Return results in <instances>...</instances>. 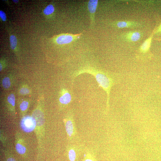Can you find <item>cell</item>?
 Listing matches in <instances>:
<instances>
[{
    "label": "cell",
    "instance_id": "cell-1",
    "mask_svg": "<svg viewBox=\"0 0 161 161\" xmlns=\"http://www.w3.org/2000/svg\"><path fill=\"white\" fill-rule=\"evenodd\" d=\"M88 73L93 75L98 83L106 92L107 94V111L109 108L110 91L114 84V80L112 77L106 73L92 69H85L80 70L75 73V77L83 73Z\"/></svg>",
    "mask_w": 161,
    "mask_h": 161
},
{
    "label": "cell",
    "instance_id": "cell-2",
    "mask_svg": "<svg viewBox=\"0 0 161 161\" xmlns=\"http://www.w3.org/2000/svg\"><path fill=\"white\" fill-rule=\"evenodd\" d=\"M64 121L67 138L69 140L73 141L75 139L77 134L73 115L71 114H69Z\"/></svg>",
    "mask_w": 161,
    "mask_h": 161
},
{
    "label": "cell",
    "instance_id": "cell-3",
    "mask_svg": "<svg viewBox=\"0 0 161 161\" xmlns=\"http://www.w3.org/2000/svg\"><path fill=\"white\" fill-rule=\"evenodd\" d=\"M20 126L22 131L29 133L33 131L35 129L36 123L32 116H24L21 117L20 121Z\"/></svg>",
    "mask_w": 161,
    "mask_h": 161
},
{
    "label": "cell",
    "instance_id": "cell-4",
    "mask_svg": "<svg viewBox=\"0 0 161 161\" xmlns=\"http://www.w3.org/2000/svg\"><path fill=\"white\" fill-rule=\"evenodd\" d=\"M15 148L17 152L20 155H24L26 152L27 148L25 143L21 134L17 132L15 135Z\"/></svg>",
    "mask_w": 161,
    "mask_h": 161
},
{
    "label": "cell",
    "instance_id": "cell-5",
    "mask_svg": "<svg viewBox=\"0 0 161 161\" xmlns=\"http://www.w3.org/2000/svg\"><path fill=\"white\" fill-rule=\"evenodd\" d=\"M81 34L76 35L65 34L61 35L58 36L56 39V42L59 44H69L79 38Z\"/></svg>",
    "mask_w": 161,
    "mask_h": 161
},
{
    "label": "cell",
    "instance_id": "cell-6",
    "mask_svg": "<svg viewBox=\"0 0 161 161\" xmlns=\"http://www.w3.org/2000/svg\"><path fill=\"white\" fill-rule=\"evenodd\" d=\"M142 33L139 31H130L122 34L121 35V37L126 41L136 42L140 40L142 36Z\"/></svg>",
    "mask_w": 161,
    "mask_h": 161
},
{
    "label": "cell",
    "instance_id": "cell-7",
    "mask_svg": "<svg viewBox=\"0 0 161 161\" xmlns=\"http://www.w3.org/2000/svg\"><path fill=\"white\" fill-rule=\"evenodd\" d=\"M35 119L36 126L35 129L37 133H39V131L42 130L44 127V115L42 112L39 110H35L32 116Z\"/></svg>",
    "mask_w": 161,
    "mask_h": 161
},
{
    "label": "cell",
    "instance_id": "cell-8",
    "mask_svg": "<svg viewBox=\"0 0 161 161\" xmlns=\"http://www.w3.org/2000/svg\"><path fill=\"white\" fill-rule=\"evenodd\" d=\"M98 1L89 0L88 3V9L90 14L91 27L94 26L95 23V15L97 6Z\"/></svg>",
    "mask_w": 161,
    "mask_h": 161
},
{
    "label": "cell",
    "instance_id": "cell-9",
    "mask_svg": "<svg viewBox=\"0 0 161 161\" xmlns=\"http://www.w3.org/2000/svg\"><path fill=\"white\" fill-rule=\"evenodd\" d=\"M112 25L118 28H134L139 27L140 24L137 22L131 21H117L112 23Z\"/></svg>",
    "mask_w": 161,
    "mask_h": 161
},
{
    "label": "cell",
    "instance_id": "cell-10",
    "mask_svg": "<svg viewBox=\"0 0 161 161\" xmlns=\"http://www.w3.org/2000/svg\"><path fill=\"white\" fill-rule=\"evenodd\" d=\"M78 151L79 149L78 146L72 145H68L67 147V152L70 161H75Z\"/></svg>",
    "mask_w": 161,
    "mask_h": 161
},
{
    "label": "cell",
    "instance_id": "cell-11",
    "mask_svg": "<svg viewBox=\"0 0 161 161\" xmlns=\"http://www.w3.org/2000/svg\"><path fill=\"white\" fill-rule=\"evenodd\" d=\"M72 96L68 92L64 89L61 91V95L59 98V101L61 105H67L71 102Z\"/></svg>",
    "mask_w": 161,
    "mask_h": 161
},
{
    "label": "cell",
    "instance_id": "cell-12",
    "mask_svg": "<svg viewBox=\"0 0 161 161\" xmlns=\"http://www.w3.org/2000/svg\"><path fill=\"white\" fill-rule=\"evenodd\" d=\"M153 33L143 43L139 48L140 52L145 53L149 50L151 45Z\"/></svg>",
    "mask_w": 161,
    "mask_h": 161
},
{
    "label": "cell",
    "instance_id": "cell-13",
    "mask_svg": "<svg viewBox=\"0 0 161 161\" xmlns=\"http://www.w3.org/2000/svg\"><path fill=\"white\" fill-rule=\"evenodd\" d=\"M7 106L9 110L13 113H15V97L13 94H11L8 96L7 100Z\"/></svg>",
    "mask_w": 161,
    "mask_h": 161
},
{
    "label": "cell",
    "instance_id": "cell-14",
    "mask_svg": "<svg viewBox=\"0 0 161 161\" xmlns=\"http://www.w3.org/2000/svg\"><path fill=\"white\" fill-rule=\"evenodd\" d=\"M29 104V102L25 100L23 101L19 104V109L22 117L25 116V114L27 111Z\"/></svg>",
    "mask_w": 161,
    "mask_h": 161
},
{
    "label": "cell",
    "instance_id": "cell-15",
    "mask_svg": "<svg viewBox=\"0 0 161 161\" xmlns=\"http://www.w3.org/2000/svg\"><path fill=\"white\" fill-rule=\"evenodd\" d=\"M12 84V81L9 76L5 77L2 80V85L4 89H9L11 87Z\"/></svg>",
    "mask_w": 161,
    "mask_h": 161
},
{
    "label": "cell",
    "instance_id": "cell-16",
    "mask_svg": "<svg viewBox=\"0 0 161 161\" xmlns=\"http://www.w3.org/2000/svg\"><path fill=\"white\" fill-rule=\"evenodd\" d=\"M10 47L12 49H14L17 44V39L16 37L14 35H11L10 38Z\"/></svg>",
    "mask_w": 161,
    "mask_h": 161
},
{
    "label": "cell",
    "instance_id": "cell-17",
    "mask_svg": "<svg viewBox=\"0 0 161 161\" xmlns=\"http://www.w3.org/2000/svg\"><path fill=\"white\" fill-rule=\"evenodd\" d=\"M54 11V7L52 4L48 5L44 10V13L46 15H49L52 14Z\"/></svg>",
    "mask_w": 161,
    "mask_h": 161
},
{
    "label": "cell",
    "instance_id": "cell-18",
    "mask_svg": "<svg viewBox=\"0 0 161 161\" xmlns=\"http://www.w3.org/2000/svg\"><path fill=\"white\" fill-rule=\"evenodd\" d=\"M19 92L21 95H27L30 93V90L27 86H24L21 87L19 90Z\"/></svg>",
    "mask_w": 161,
    "mask_h": 161
},
{
    "label": "cell",
    "instance_id": "cell-19",
    "mask_svg": "<svg viewBox=\"0 0 161 161\" xmlns=\"http://www.w3.org/2000/svg\"><path fill=\"white\" fill-rule=\"evenodd\" d=\"M5 153L6 156L7 161H16L13 156L10 153L9 151H6Z\"/></svg>",
    "mask_w": 161,
    "mask_h": 161
},
{
    "label": "cell",
    "instance_id": "cell-20",
    "mask_svg": "<svg viewBox=\"0 0 161 161\" xmlns=\"http://www.w3.org/2000/svg\"><path fill=\"white\" fill-rule=\"evenodd\" d=\"M84 158L83 161H95V159L90 154L84 155Z\"/></svg>",
    "mask_w": 161,
    "mask_h": 161
},
{
    "label": "cell",
    "instance_id": "cell-21",
    "mask_svg": "<svg viewBox=\"0 0 161 161\" xmlns=\"http://www.w3.org/2000/svg\"><path fill=\"white\" fill-rule=\"evenodd\" d=\"M0 138L1 140L2 143L4 144H5L6 143V137L4 136V134H2V131H0Z\"/></svg>",
    "mask_w": 161,
    "mask_h": 161
},
{
    "label": "cell",
    "instance_id": "cell-22",
    "mask_svg": "<svg viewBox=\"0 0 161 161\" xmlns=\"http://www.w3.org/2000/svg\"><path fill=\"white\" fill-rule=\"evenodd\" d=\"M0 16L3 21H5L6 20L7 17L5 13L2 10L0 11Z\"/></svg>",
    "mask_w": 161,
    "mask_h": 161
},
{
    "label": "cell",
    "instance_id": "cell-23",
    "mask_svg": "<svg viewBox=\"0 0 161 161\" xmlns=\"http://www.w3.org/2000/svg\"><path fill=\"white\" fill-rule=\"evenodd\" d=\"M160 32H161V23L156 29L154 33H157Z\"/></svg>",
    "mask_w": 161,
    "mask_h": 161
},
{
    "label": "cell",
    "instance_id": "cell-24",
    "mask_svg": "<svg viewBox=\"0 0 161 161\" xmlns=\"http://www.w3.org/2000/svg\"><path fill=\"white\" fill-rule=\"evenodd\" d=\"M13 1L15 3H17L18 2V0H13Z\"/></svg>",
    "mask_w": 161,
    "mask_h": 161
}]
</instances>
